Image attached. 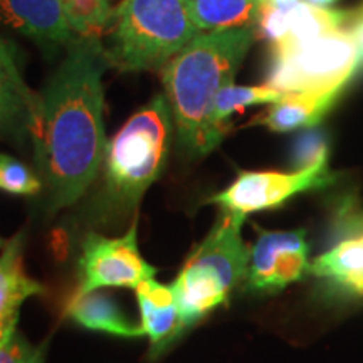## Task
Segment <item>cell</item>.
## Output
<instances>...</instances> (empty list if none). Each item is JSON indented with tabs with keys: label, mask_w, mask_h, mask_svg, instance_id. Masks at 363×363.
<instances>
[{
	"label": "cell",
	"mask_w": 363,
	"mask_h": 363,
	"mask_svg": "<svg viewBox=\"0 0 363 363\" xmlns=\"http://www.w3.org/2000/svg\"><path fill=\"white\" fill-rule=\"evenodd\" d=\"M111 67L101 39L76 38L39 93L30 136L51 214L83 197L108 150L104 72Z\"/></svg>",
	"instance_id": "6da1fadb"
},
{
	"label": "cell",
	"mask_w": 363,
	"mask_h": 363,
	"mask_svg": "<svg viewBox=\"0 0 363 363\" xmlns=\"http://www.w3.org/2000/svg\"><path fill=\"white\" fill-rule=\"evenodd\" d=\"M256 38L254 27L201 33L163 66L162 83L177 136L190 157H206L220 145L212 108L217 94L234 83Z\"/></svg>",
	"instance_id": "7a4b0ae2"
},
{
	"label": "cell",
	"mask_w": 363,
	"mask_h": 363,
	"mask_svg": "<svg viewBox=\"0 0 363 363\" xmlns=\"http://www.w3.org/2000/svg\"><path fill=\"white\" fill-rule=\"evenodd\" d=\"M174 118L165 94H157L128 118L108 142L104 157V195L116 211L138 207L160 179L170 152Z\"/></svg>",
	"instance_id": "3957f363"
},
{
	"label": "cell",
	"mask_w": 363,
	"mask_h": 363,
	"mask_svg": "<svg viewBox=\"0 0 363 363\" xmlns=\"http://www.w3.org/2000/svg\"><path fill=\"white\" fill-rule=\"evenodd\" d=\"M244 220L222 211L172 283L185 333L225 305L235 288L247 279L249 246L242 239Z\"/></svg>",
	"instance_id": "277c9868"
},
{
	"label": "cell",
	"mask_w": 363,
	"mask_h": 363,
	"mask_svg": "<svg viewBox=\"0 0 363 363\" xmlns=\"http://www.w3.org/2000/svg\"><path fill=\"white\" fill-rule=\"evenodd\" d=\"M111 67L157 71L201 34L187 0H121L113 11Z\"/></svg>",
	"instance_id": "5b68a950"
},
{
	"label": "cell",
	"mask_w": 363,
	"mask_h": 363,
	"mask_svg": "<svg viewBox=\"0 0 363 363\" xmlns=\"http://www.w3.org/2000/svg\"><path fill=\"white\" fill-rule=\"evenodd\" d=\"M358 71L357 48L348 30H335L291 49H272L266 84L283 93L345 88Z\"/></svg>",
	"instance_id": "8992f818"
},
{
	"label": "cell",
	"mask_w": 363,
	"mask_h": 363,
	"mask_svg": "<svg viewBox=\"0 0 363 363\" xmlns=\"http://www.w3.org/2000/svg\"><path fill=\"white\" fill-rule=\"evenodd\" d=\"M335 182L337 175L328 169V162L293 172H240L229 187L207 202L246 219L252 212L276 208L294 195L330 187Z\"/></svg>",
	"instance_id": "52a82bcc"
},
{
	"label": "cell",
	"mask_w": 363,
	"mask_h": 363,
	"mask_svg": "<svg viewBox=\"0 0 363 363\" xmlns=\"http://www.w3.org/2000/svg\"><path fill=\"white\" fill-rule=\"evenodd\" d=\"M158 269L145 261L136 240V219L121 238L89 233L81 244L78 289L86 294L104 288H133L155 278Z\"/></svg>",
	"instance_id": "ba28073f"
},
{
	"label": "cell",
	"mask_w": 363,
	"mask_h": 363,
	"mask_svg": "<svg viewBox=\"0 0 363 363\" xmlns=\"http://www.w3.org/2000/svg\"><path fill=\"white\" fill-rule=\"evenodd\" d=\"M306 233L257 229L256 242L249 247L246 283L256 293H278L298 283L310 272Z\"/></svg>",
	"instance_id": "9c48e42d"
},
{
	"label": "cell",
	"mask_w": 363,
	"mask_h": 363,
	"mask_svg": "<svg viewBox=\"0 0 363 363\" xmlns=\"http://www.w3.org/2000/svg\"><path fill=\"white\" fill-rule=\"evenodd\" d=\"M0 30L29 39L44 54H56L78 38L61 0H0Z\"/></svg>",
	"instance_id": "30bf717a"
},
{
	"label": "cell",
	"mask_w": 363,
	"mask_h": 363,
	"mask_svg": "<svg viewBox=\"0 0 363 363\" xmlns=\"http://www.w3.org/2000/svg\"><path fill=\"white\" fill-rule=\"evenodd\" d=\"M38 98L22 74L17 45L0 35V140L29 133Z\"/></svg>",
	"instance_id": "8fae6325"
},
{
	"label": "cell",
	"mask_w": 363,
	"mask_h": 363,
	"mask_svg": "<svg viewBox=\"0 0 363 363\" xmlns=\"http://www.w3.org/2000/svg\"><path fill=\"white\" fill-rule=\"evenodd\" d=\"M136 291L142 330L150 342V358L157 360L185 335L179 299L172 284L143 281Z\"/></svg>",
	"instance_id": "7c38bea8"
},
{
	"label": "cell",
	"mask_w": 363,
	"mask_h": 363,
	"mask_svg": "<svg viewBox=\"0 0 363 363\" xmlns=\"http://www.w3.org/2000/svg\"><path fill=\"white\" fill-rule=\"evenodd\" d=\"M24 239L21 230L7 240L0 254V345L17 331L21 306L30 296L44 293V286L26 271Z\"/></svg>",
	"instance_id": "4fadbf2b"
},
{
	"label": "cell",
	"mask_w": 363,
	"mask_h": 363,
	"mask_svg": "<svg viewBox=\"0 0 363 363\" xmlns=\"http://www.w3.org/2000/svg\"><path fill=\"white\" fill-rule=\"evenodd\" d=\"M343 89L345 88L313 91V93H286V96L272 104L256 123L276 133L310 130L321 123Z\"/></svg>",
	"instance_id": "5bb4252c"
},
{
	"label": "cell",
	"mask_w": 363,
	"mask_h": 363,
	"mask_svg": "<svg viewBox=\"0 0 363 363\" xmlns=\"http://www.w3.org/2000/svg\"><path fill=\"white\" fill-rule=\"evenodd\" d=\"M66 316L76 325L91 331H101L111 337L135 340L145 337L142 326L131 321L106 291L74 294L66 306Z\"/></svg>",
	"instance_id": "9a60e30c"
},
{
	"label": "cell",
	"mask_w": 363,
	"mask_h": 363,
	"mask_svg": "<svg viewBox=\"0 0 363 363\" xmlns=\"http://www.w3.org/2000/svg\"><path fill=\"white\" fill-rule=\"evenodd\" d=\"M310 272L345 293L363 296V227L318 256Z\"/></svg>",
	"instance_id": "2e32d148"
},
{
	"label": "cell",
	"mask_w": 363,
	"mask_h": 363,
	"mask_svg": "<svg viewBox=\"0 0 363 363\" xmlns=\"http://www.w3.org/2000/svg\"><path fill=\"white\" fill-rule=\"evenodd\" d=\"M189 12L201 33L214 30L256 29L259 0H187Z\"/></svg>",
	"instance_id": "e0dca14e"
},
{
	"label": "cell",
	"mask_w": 363,
	"mask_h": 363,
	"mask_svg": "<svg viewBox=\"0 0 363 363\" xmlns=\"http://www.w3.org/2000/svg\"><path fill=\"white\" fill-rule=\"evenodd\" d=\"M352 12L311 6L303 0L289 17V33L272 49H291L308 44L321 35L335 33L350 21Z\"/></svg>",
	"instance_id": "ac0fdd59"
},
{
	"label": "cell",
	"mask_w": 363,
	"mask_h": 363,
	"mask_svg": "<svg viewBox=\"0 0 363 363\" xmlns=\"http://www.w3.org/2000/svg\"><path fill=\"white\" fill-rule=\"evenodd\" d=\"M286 96L283 91L271 88V86H235L234 83L225 86L217 94L214 108H212V126H214L217 136L224 140L229 131L230 116L234 113L246 110L254 104H274Z\"/></svg>",
	"instance_id": "d6986e66"
},
{
	"label": "cell",
	"mask_w": 363,
	"mask_h": 363,
	"mask_svg": "<svg viewBox=\"0 0 363 363\" xmlns=\"http://www.w3.org/2000/svg\"><path fill=\"white\" fill-rule=\"evenodd\" d=\"M61 6L67 24L79 38L101 39L113 21V9L104 7L99 0H61Z\"/></svg>",
	"instance_id": "ffe728a7"
},
{
	"label": "cell",
	"mask_w": 363,
	"mask_h": 363,
	"mask_svg": "<svg viewBox=\"0 0 363 363\" xmlns=\"http://www.w3.org/2000/svg\"><path fill=\"white\" fill-rule=\"evenodd\" d=\"M0 190L13 195H38L44 190L43 180L29 167L6 153H0Z\"/></svg>",
	"instance_id": "44dd1931"
},
{
	"label": "cell",
	"mask_w": 363,
	"mask_h": 363,
	"mask_svg": "<svg viewBox=\"0 0 363 363\" xmlns=\"http://www.w3.org/2000/svg\"><path fill=\"white\" fill-rule=\"evenodd\" d=\"M328 162V145L321 131L306 130L298 136L293 147V165L296 170Z\"/></svg>",
	"instance_id": "7402d4cb"
},
{
	"label": "cell",
	"mask_w": 363,
	"mask_h": 363,
	"mask_svg": "<svg viewBox=\"0 0 363 363\" xmlns=\"http://www.w3.org/2000/svg\"><path fill=\"white\" fill-rule=\"evenodd\" d=\"M289 17H291V13H283L271 7L259 6L256 34L262 39L269 40L272 45L281 43L289 33Z\"/></svg>",
	"instance_id": "603a6c76"
},
{
	"label": "cell",
	"mask_w": 363,
	"mask_h": 363,
	"mask_svg": "<svg viewBox=\"0 0 363 363\" xmlns=\"http://www.w3.org/2000/svg\"><path fill=\"white\" fill-rule=\"evenodd\" d=\"M38 348L30 347L27 340L16 333L0 345V363H30Z\"/></svg>",
	"instance_id": "cb8c5ba5"
},
{
	"label": "cell",
	"mask_w": 363,
	"mask_h": 363,
	"mask_svg": "<svg viewBox=\"0 0 363 363\" xmlns=\"http://www.w3.org/2000/svg\"><path fill=\"white\" fill-rule=\"evenodd\" d=\"M350 27H348V34L352 35L353 43L357 48L358 56V71L363 69V11L360 9L358 12H353L350 17Z\"/></svg>",
	"instance_id": "d4e9b609"
},
{
	"label": "cell",
	"mask_w": 363,
	"mask_h": 363,
	"mask_svg": "<svg viewBox=\"0 0 363 363\" xmlns=\"http://www.w3.org/2000/svg\"><path fill=\"white\" fill-rule=\"evenodd\" d=\"M301 2L303 0H259V6L271 7L283 13H293Z\"/></svg>",
	"instance_id": "484cf974"
},
{
	"label": "cell",
	"mask_w": 363,
	"mask_h": 363,
	"mask_svg": "<svg viewBox=\"0 0 363 363\" xmlns=\"http://www.w3.org/2000/svg\"><path fill=\"white\" fill-rule=\"evenodd\" d=\"M305 2L311 4V6H316V7L330 9L331 6H335V4H337L338 0H305Z\"/></svg>",
	"instance_id": "4316f807"
},
{
	"label": "cell",
	"mask_w": 363,
	"mask_h": 363,
	"mask_svg": "<svg viewBox=\"0 0 363 363\" xmlns=\"http://www.w3.org/2000/svg\"><path fill=\"white\" fill-rule=\"evenodd\" d=\"M45 352H48V350H45V343H43L40 347H38V352H35V355H34L33 362H30V363H44Z\"/></svg>",
	"instance_id": "83f0119b"
},
{
	"label": "cell",
	"mask_w": 363,
	"mask_h": 363,
	"mask_svg": "<svg viewBox=\"0 0 363 363\" xmlns=\"http://www.w3.org/2000/svg\"><path fill=\"white\" fill-rule=\"evenodd\" d=\"M99 2H101V4H103V6H104V7H108V9H111V2H110V0H99Z\"/></svg>",
	"instance_id": "f1b7e54d"
},
{
	"label": "cell",
	"mask_w": 363,
	"mask_h": 363,
	"mask_svg": "<svg viewBox=\"0 0 363 363\" xmlns=\"http://www.w3.org/2000/svg\"><path fill=\"white\" fill-rule=\"evenodd\" d=\"M2 244H4V242H2V239H0V247H2Z\"/></svg>",
	"instance_id": "f546056e"
},
{
	"label": "cell",
	"mask_w": 363,
	"mask_h": 363,
	"mask_svg": "<svg viewBox=\"0 0 363 363\" xmlns=\"http://www.w3.org/2000/svg\"><path fill=\"white\" fill-rule=\"evenodd\" d=\"M362 11H363V7H362Z\"/></svg>",
	"instance_id": "4dcf8cb0"
}]
</instances>
